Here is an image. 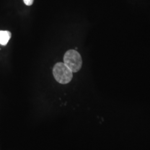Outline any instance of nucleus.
<instances>
[{
  "mask_svg": "<svg viewBox=\"0 0 150 150\" xmlns=\"http://www.w3.org/2000/svg\"><path fill=\"white\" fill-rule=\"evenodd\" d=\"M53 75L55 80L59 83L67 84L73 77V72L62 62H59L54 66Z\"/></svg>",
  "mask_w": 150,
  "mask_h": 150,
  "instance_id": "nucleus-1",
  "label": "nucleus"
},
{
  "mask_svg": "<svg viewBox=\"0 0 150 150\" xmlns=\"http://www.w3.org/2000/svg\"><path fill=\"white\" fill-rule=\"evenodd\" d=\"M64 64L73 73L80 71L82 65V59L80 54L74 50L67 51L64 57Z\"/></svg>",
  "mask_w": 150,
  "mask_h": 150,
  "instance_id": "nucleus-2",
  "label": "nucleus"
},
{
  "mask_svg": "<svg viewBox=\"0 0 150 150\" xmlns=\"http://www.w3.org/2000/svg\"><path fill=\"white\" fill-rule=\"evenodd\" d=\"M11 38V33L8 31H0V44L6 45Z\"/></svg>",
  "mask_w": 150,
  "mask_h": 150,
  "instance_id": "nucleus-3",
  "label": "nucleus"
},
{
  "mask_svg": "<svg viewBox=\"0 0 150 150\" xmlns=\"http://www.w3.org/2000/svg\"><path fill=\"white\" fill-rule=\"evenodd\" d=\"M33 1L34 0H23L24 3L27 6L32 5L33 3Z\"/></svg>",
  "mask_w": 150,
  "mask_h": 150,
  "instance_id": "nucleus-4",
  "label": "nucleus"
}]
</instances>
